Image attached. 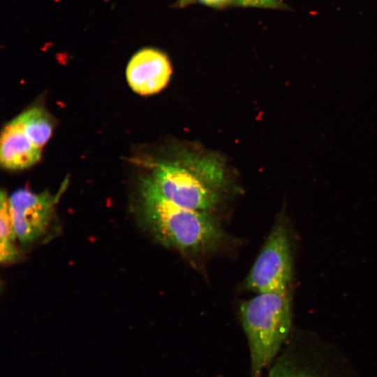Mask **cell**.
I'll list each match as a JSON object with an SVG mask.
<instances>
[{
	"label": "cell",
	"mask_w": 377,
	"mask_h": 377,
	"mask_svg": "<svg viewBox=\"0 0 377 377\" xmlns=\"http://www.w3.org/2000/svg\"><path fill=\"white\" fill-rule=\"evenodd\" d=\"M140 216L157 242L185 255L214 251L226 239L217 219L209 212L187 209L165 199L149 176L140 185Z\"/></svg>",
	"instance_id": "obj_1"
},
{
	"label": "cell",
	"mask_w": 377,
	"mask_h": 377,
	"mask_svg": "<svg viewBox=\"0 0 377 377\" xmlns=\"http://www.w3.org/2000/svg\"><path fill=\"white\" fill-rule=\"evenodd\" d=\"M149 177L171 202L209 212L217 207L227 185L223 166L217 158L193 153L156 163Z\"/></svg>",
	"instance_id": "obj_2"
},
{
	"label": "cell",
	"mask_w": 377,
	"mask_h": 377,
	"mask_svg": "<svg viewBox=\"0 0 377 377\" xmlns=\"http://www.w3.org/2000/svg\"><path fill=\"white\" fill-rule=\"evenodd\" d=\"M239 315L249 343L252 376L260 377L290 332V291L256 293L241 303Z\"/></svg>",
	"instance_id": "obj_3"
},
{
	"label": "cell",
	"mask_w": 377,
	"mask_h": 377,
	"mask_svg": "<svg viewBox=\"0 0 377 377\" xmlns=\"http://www.w3.org/2000/svg\"><path fill=\"white\" fill-rule=\"evenodd\" d=\"M293 277L290 237L285 223L274 224L244 281L256 293L289 290Z\"/></svg>",
	"instance_id": "obj_4"
},
{
	"label": "cell",
	"mask_w": 377,
	"mask_h": 377,
	"mask_svg": "<svg viewBox=\"0 0 377 377\" xmlns=\"http://www.w3.org/2000/svg\"><path fill=\"white\" fill-rule=\"evenodd\" d=\"M59 195L60 193L52 195L47 191L34 193L20 189L9 197L12 219L20 243L29 244L43 235Z\"/></svg>",
	"instance_id": "obj_5"
},
{
	"label": "cell",
	"mask_w": 377,
	"mask_h": 377,
	"mask_svg": "<svg viewBox=\"0 0 377 377\" xmlns=\"http://www.w3.org/2000/svg\"><path fill=\"white\" fill-rule=\"evenodd\" d=\"M172 70L170 60L163 52L145 47L131 58L126 75L130 87L141 95L158 93L169 82Z\"/></svg>",
	"instance_id": "obj_6"
},
{
	"label": "cell",
	"mask_w": 377,
	"mask_h": 377,
	"mask_svg": "<svg viewBox=\"0 0 377 377\" xmlns=\"http://www.w3.org/2000/svg\"><path fill=\"white\" fill-rule=\"evenodd\" d=\"M41 149L26 134L18 115L6 124L1 137L0 159L3 167L10 170L29 168L40 157Z\"/></svg>",
	"instance_id": "obj_7"
},
{
	"label": "cell",
	"mask_w": 377,
	"mask_h": 377,
	"mask_svg": "<svg viewBox=\"0 0 377 377\" xmlns=\"http://www.w3.org/2000/svg\"><path fill=\"white\" fill-rule=\"evenodd\" d=\"M0 197V260L3 263L15 260L18 251L15 246L17 237L12 219L9 197L3 191H1Z\"/></svg>",
	"instance_id": "obj_8"
},
{
	"label": "cell",
	"mask_w": 377,
	"mask_h": 377,
	"mask_svg": "<svg viewBox=\"0 0 377 377\" xmlns=\"http://www.w3.org/2000/svg\"><path fill=\"white\" fill-rule=\"evenodd\" d=\"M26 134L31 142L40 148L48 141L52 124L48 114L41 108L34 107L20 114Z\"/></svg>",
	"instance_id": "obj_9"
},
{
	"label": "cell",
	"mask_w": 377,
	"mask_h": 377,
	"mask_svg": "<svg viewBox=\"0 0 377 377\" xmlns=\"http://www.w3.org/2000/svg\"><path fill=\"white\" fill-rule=\"evenodd\" d=\"M268 377H317L300 364L283 358L279 360L270 370Z\"/></svg>",
	"instance_id": "obj_10"
},
{
	"label": "cell",
	"mask_w": 377,
	"mask_h": 377,
	"mask_svg": "<svg viewBox=\"0 0 377 377\" xmlns=\"http://www.w3.org/2000/svg\"><path fill=\"white\" fill-rule=\"evenodd\" d=\"M235 6L242 7H254L282 10H290L289 6L281 0H234Z\"/></svg>",
	"instance_id": "obj_11"
},
{
	"label": "cell",
	"mask_w": 377,
	"mask_h": 377,
	"mask_svg": "<svg viewBox=\"0 0 377 377\" xmlns=\"http://www.w3.org/2000/svg\"><path fill=\"white\" fill-rule=\"evenodd\" d=\"M195 3H200L203 5L216 8H223L226 6L235 5L234 0H178L175 6L184 8Z\"/></svg>",
	"instance_id": "obj_12"
}]
</instances>
